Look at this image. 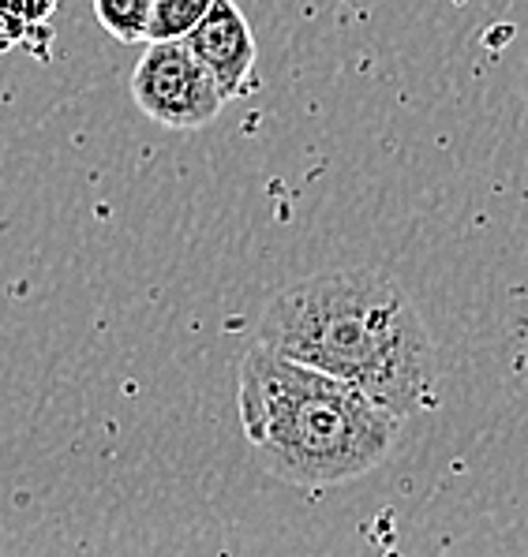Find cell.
Here are the masks:
<instances>
[{
  "mask_svg": "<svg viewBox=\"0 0 528 557\" xmlns=\"http://www.w3.org/2000/svg\"><path fill=\"white\" fill-rule=\"evenodd\" d=\"M214 8V0H155L150 12L147 41H184L187 34L207 20V12Z\"/></svg>",
  "mask_w": 528,
  "mask_h": 557,
  "instance_id": "5b68a950",
  "label": "cell"
},
{
  "mask_svg": "<svg viewBox=\"0 0 528 557\" xmlns=\"http://www.w3.org/2000/svg\"><path fill=\"white\" fill-rule=\"evenodd\" d=\"M236 408L251 449L278 479L327 491L394 453L397 419L353 385L251 345L236 371Z\"/></svg>",
  "mask_w": 528,
  "mask_h": 557,
  "instance_id": "7a4b0ae2",
  "label": "cell"
},
{
  "mask_svg": "<svg viewBox=\"0 0 528 557\" xmlns=\"http://www.w3.org/2000/svg\"><path fill=\"white\" fill-rule=\"evenodd\" d=\"M23 34H27V23L8 8V0H0V53L12 49L15 41H23Z\"/></svg>",
  "mask_w": 528,
  "mask_h": 557,
  "instance_id": "ba28073f",
  "label": "cell"
},
{
  "mask_svg": "<svg viewBox=\"0 0 528 557\" xmlns=\"http://www.w3.org/2000/svg\"><path fill=\"white\" fill-rule=\"evenodd\" d=\"M132 98L158 127L199 132L221 113V94L210 75L195 64L184 41H155L132 72Z\"/></svg>",
  "mask_w": 528,
  "mask_h": 557,
  "instance_id": "3957f363",
  "label": "cell"
},
{
  "mask_svg": "<svg viewBox=\"0 0 528 557\" xmlns=\"http://www.w3.org/2000/svg\"><path fill=\"white\" fill-rule=\"evenodd\" d=\"M57 4H61V0H8V8H12L27 27H46V23L53 20Z\"/></svg>",
  "mask_w": 528,
  "mask_h": 557,
  "instance_id": "52a82bcc",
  "label": "cell"
},
{
  "mask_svg": "<svg viewBox=\"0 0 528 557\" xmlns=\"http://www.w3.org/2000/svg\"><path fill=\"white\" fill-rule=\"evenodd\" d=\"M98 23L113 34L116 41H147L150 12L155 0H90Z\"/></svg>",
  "mask_w": 528,
  "mask_h": 557,
  "instance_id": "8992f818",
  "label": "cell"
},
{
  "mask_svg": "<svg viewBox=\"0 0 528 557\" xmlns=\"http://www.w3.org/2000/svg\"><path fill=\"white\" fill-rule=\"evenodd\" d=\"M184 49L210 75L221 101L248 98L255 90L259 46H255V34L248 20H244V12L236 8V0H214L207 20L184 38Z\"/></svg>",
  "mask_w": 528,
  "mask_h": 557,
  "instance_id": "277c9868",
  "label": "cell"
},
{
  "mask_svg": "<svg viewBox=\"0 0 528 557\" xmlns=\"http://www.w3.org/2000/svg\"><path fill=\"white\" fill-rule=\"evenodd\" d=\"M255 345L353 385L397 423L435 400V341L394 273H315L281 288Z\"/></svg>",
  "mask_w": 528,
  "mask_h": 557,
  "instance_id": "6da1fadb",
  "label": "cell"
}]
</instances>
